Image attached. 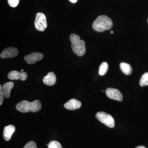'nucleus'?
Segmentation results:
<instances>
[{"mask_svg": "<svg viewBox=\"0 0 148 148\" xmlns=\"http://www.w3.org/2000/svg\"><path fill=\"white\" fill-rule=\"evenodd\" d=\"M34 25L35 28L40 32H44L47 28V24L45 15L42 12H38L36 15Z\"/></svg>", "mask_w": 148, "mask_h": 148, "instance_id": "39448f33", "label": "nucleus"}, {"mask_svg": "<svg viewBox=\"0 0 148 148\" xmlns=\"http://www.w3.org/2000/svg\"></svg>", "mask_w": 148, "mask_h": 148, "instance_id": "393cba45", "label": "nucleus"}, {"mask_svg": "<svg viewBox=\"0 0 148 148\" xmlns=\"http://www.w3.org/2000/svg\"><path fill=\"white\" fill-rule=\"evenodd\" d=\"M15 126L12 125H10L5 126L4 128L3 132V137L4 139L6 141H9L10 140L12 134L15 132Z\"/></svg>", "mask_w": 148, "mask_h": 148, "instance_id": "f8f14e48", "label": "nucleus"}, {"mask_svg": "<svg viewBox=\"0 0 148 148\" xmlns=\"http://www.w3.org/2000/svg\"><path fill=\"white\" fill-rule=\"evenodd\" d=\"M21 72H24V70H23V69L21 70Z\"/></svg>", "mask_w": 148, "mask_h": 148, "instance_id": "b1692460", "label": "nucleus"}, {"mask_svg": "<svg viewBox=\"0 0 148 148\" xmlns=\"http://www.w3.org/2000/svg\"><path fill=\"white\" fill-rule=\"evenodd\" d=\"M96 118L101 123L109 127L113 128L114 127V120L111 115L105 112H98L95 115Z\"/></svg>", "mask_w": 148, "mask_h": 148, "instance_id": "20e7f679", "label": "nucleus"}, {"mask_svg": "<svg viewBox=\"0 0 148 148\" xmlns=\"http://www.w3.org/2000/svg\"><path fill=\"white\" fill-rule=\"evenodd\" d=\"M56 76L52 72L49 73L43 79L44 83L49 86H51L54 85L56 82Z\"/></svg>", "mask_w": 148, "mask_h": 148, "instance_id": "ddd939ff", "label": "nucleus"}, {"mask_svg": "<svg viewBox=\"0 0 148 148\" xmlns=\"http://www.w3.org/2000/svg\"><path fill=\"white\" fill-rule=\"evenodd\" d=\"M106 93L109 98L116 101H122V94L121 92L116 88H109L106 89Z\"/></svg>", "mask_w": 148, "mask_h": 148, "instance_id": "423d86ee", "label": "nucleus"}, {"mask_svg": "<svg viewBox=\"0 0 148 148\" xmlns=\"http://www.w3.org/2000/svg\"><path fill=\"white\" fill-rule=\"evenodd\" d=\"M48 148H63L61 144L58 141L53 140L49 142L48 145Z\"/></svg>", "mask_w": 148, "mask_h": 148, "instance_id": "f3484780", "label": "nucleus"}, {"mask_svg": "<svg viewBox=\"0 0 148 148\" xmlns=\"http://www.w3.org/2000/svg\"><path fill=\"white\" fill-rule=\"evenodd\" d=\"M111 33V34H113V33H114V32H113V31H111V33Z\"/></svg>", "mask_w": 148, "mask_h": 148, "instance_id": "5701e85b", "label": "nucleus"}, {"mask_svg": "<svg viewBox=\"0 0 148 148\" xmlns=\"http://www.w3.org/2000/svg\"><path fill=\"white\" fill-rule=\"evenodd\" d=\"M120 69L125 75H128L132 73V68L129 64L122 62L120 64Z\"/></svg>", "mask_w": 148, "mask_h": 148, "instance_id": "4468645a", "label": "nucleus"}, {"mask_svg": "<svg viewBox=\"0 0 148 148\" xmlns=\"http://www.w3.org/2000/svg\"><path fill=\"white\" fill-rule=\"evenodd\" d=\"M9 5L12 8H15L18 5L19 0H8Z\"/></svg>", "mask_w": 148, "mask_h": 148, "instance_id": "a211bd4d", "label": "nucleus"}, {"mask_svg": "<svg viewBox=\"0 0 148 148\" xmlns=\"http://www.w3.org/2000/svg\"><path fill=\"white\" fill-rule=\"evenodd\" d=\"M3 97L2 92L1 90H0V105L1 106L2 105L3 102Z\"/></svg>", "mask_w": 148, "mask_h": 148, "instance_id": "aec40b11", "label": "nucleus"}, {"mask_svg": "<svg viewBox=\"0 0 148 148\" xmlns=\"http://www.w3.org/2000/svg\"><path fill=\"white\" fill-rule=\"evenodd\" d=\"M23 148H37L36 144L34 141H30L24 146Z\"/></svg>", "mask_w": 148, "mask_h": 148, "instance_id": "6ab92c4d", "label": "nucleus"}, {"mask_svg": "<svg viewBox=\"0 0 148 148\" xmlns=\"http://www.w3.org/2000/svg\"><path fill=\"white\" fill-rule=\"evenodd\" d=\"M69 1L72 3H76L77 1L78 0H69Z\"/></svg>", "mask_w": 148, "mask_h": 148, "instance_id": "412c9836", "label": "nucleus"}, {"mask_svg": "<svg viewBox=\"0 0 148 148\" xmlns=\"http://www.w3.org/2000/svg\"><path fill=\"white\" fill-rule=\"evenodd\" d=\"M14 86V83L12 82L5 83L2 86L0 85V90H1L5 98H8L10 97L11 90L13 88Z\"/></svg>", "mask_w": 148, "mask_h": 148, "instance_id": "9d476101", "label": "nucleus"}, {"mask_svg": "<svg viewBox=\"0 0 148 148\" xmlns=\"http://www.w3.org/2000/svg\"><path fill=\"white\" fill-rule=\"evenodd\" d=\"M44 55L39 52H34L26 55L24 57V60L27 64H34L37 61H40L43 58Z\"/></svg>", "mask_w": 148, "mask_h": 148, "instance_id": "0eeeda50", "label": "nucleus"}, {"mask_svg": "<svg viewBox=\"0 0 148 148\" xmlns=\"http://www.w3.org/2000/svg\"><path fill=\"white\" fill-rule=\"evenodd\" d=\"M18 51L16 48L10 47L7 48L3 51L1 53L0 57L1 58H12L18 55Z\"/></svg>", "mask_w": 148, "mask_h": 148, "instance_id": "6e6552de", "label": "nucleus"}, {"mask_svg": "<svg viewBox=\"0 0 148 148\" xmlns=\"http://www.w3.org/2000/svg\"><path fill=\"white\" fill-rule=\"evenodd\" d=\"M8 77L10 80L19 79L25 81L27 79L28 75L26 72L12 71L8 73Z\"/></svg>", "mask_w": 148, "mask_h": 148, "instance_id": "1a4fd4ad", "label": "nucleus"}, {"mask_svg": "<svg viewBox=\"0 0 148 148\" xmlns=\"http://www.w3.org/2000/svg\"><path fill=\"white\" fill-rule=\"evenodd\" d=\"M140 86H148V73H145L141 77L140 80Z\"/></svg>", "mask_w": 148, "mask_h": 148, "instance_id": "dca6fc26", "label": "nucleus"}, {"mask_svg": "<svg viewBox=\"0 0 148 148\" xmlns=\"http://www.w3.org/2000/svg\"><path fill=\"white\" fill-rule=\"evenodd\" d=\"M136 148H146L144 146H140L139 147H137Z\"/></svg>", "mask_w": 148, "mask_h": 148, "instance_id": "4be33fe9", "label": "nucleus"}, {"mask_svg": "<svg viewBox=\"0 0 148 148\" xmlns=\"http://www.w3.org/2000/svg\"><path fill=\"white\" fill-rule=\"evenodd\" d=\"M113 22L108 16L106 15H100L94 21L92 27L95 31L103 32L105 30H109L112 27Z\"/></svg>", "mask_w": 148, "mask_h": 148, "instance_id": "f03ea898", "label": "nucleus"}, {"mask_svg": "<svg viewBox=\"0 0 148 148\" xmlns=\"http://www.w3.org/2000/svg\"><path fill=\"white\" fill-rule=\"evenodd\" d=\"M81 105V103L78 100L75 99H72L65 103L64 106L65 108L67 110H74L79 108Z\"/></svg>", "mask_w": 148, "mask_h": 148, "instance_id": "9b49d317", "label": "nucleus"}, {"mask_svg": "<svg viewBox=\"0 0 148 148\" xmlns=\"http://www.w3.org/2000/svg\"><path fill=\"white\" fill-rule=\"evenodd\" d=\"M108 69V64L106 62H103L99 67L98 73L101 76L104 75L107 73Z\"/></svg>", "mask_w": 148, "mask_h": 148, "instance_id": "2eb2a0df", "label": "nucleus"}, {"mask_svg": "<svg viewBox=\"0 0 148 148\" xmlns=\"http://www.w3.org/2000/svg\"><path fill=\"white\" fill-rule=\"evenodd\" d=\"M70 40L71 43L72 50L75 54L79 56L84 55L86 52L85 42L80 39L78 35L73 34L71 35Z\"/></svg>", "mask_w": 148, "mask_h": 148, "instance_id": "7ed1b4c3", "label": "nucleus"}, {"mask_svg": "<svg viewBox=\"0 0 148 148\" xmlns=\"http://www.w3.org/2000/svg\"><path fill=\"white\" fill-rule=\"evenodd\" d=\"M41 108V103L38 100L32 102L23 101L17 103L16 106V110L22 113H27L29 112H36L40 111Z\"/></svg>", "mask_w": 148, "mask_h": 148, "instance_id": "f257e3e1", "label": "nucleus"}]
</instances>
